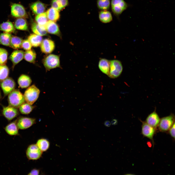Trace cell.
Returning <instances> with one entry per match:
<instances>
[{
    "label": "cell",
    "mask_w": 175,
    "mask_h": 175,
    "mask_svg": "<svg viewBox=\"0 0 175 175\" xmlns=\"http://www.w3.org/2000/svg\"><path fill=\"white\" fill-rule=\"evenodd\" d=\"M19 129L25 130L31 127L36 122L35 119L26 117H21L16 121Z\"/></svg>",
    "instance_id": "9c48e42d"
},
{
    "label": "cell",
    "mask_w": 175,
    "mask_h": 175,
    "mask_svg": "<svg viewBox=\"0 0 175 175\" xmlns=\"http://www.w3.org/2000/svg\"><path fill=\"white\" fill-rule=\"evenodd\" d=\"M175 118L173 114L161 118L158 126L159 130L164 132L168 131L175 122Z\"/></svg>",
    "instance_id": "8992f818"
},
{
    "label": "cell",
    "mask_w": 175,
    "mask_h": 175,
    "mask_svg": "<svg viewBox=\"0 0 175 175\" xmlns=\"http://www.w3.org/2000/svg\"><path fill=\"white\" fill-rule=\"evenodd\" d=\"M31 28L32 31L35 34L41 36L47 35L45 27L40 26L37 23L33 22L32 24Z\"/></svg>",
    "instance_id": "7402d4cb"
},
{
    "label": "cell",
    "mask_w": 175,
    "mask_h": 175,
    "mask_svg": "<svg viewBox=\"0 0 175 175\" xmlns=\"http://www.w3.org/2000/svg\"><path fill=\"white\" fill-rule=\"evenodd\" d=\"M35 19L37 24L44 27L48 21L46 12L37 15Z\"/></svg>",
    "instance_id": "d6a6232c"
},
{
    "label": "cell",
    "mask_w": 175,
    "mask_h": 175,
    "mask_svg": "<svg viewBox=\"0 0 175 175\" xmlns=\"http://www.w3.org/2000/svg\"><path fill=\"white\" fill-rule=\"evenodd\" d=\"M40 92L39 89L34 85L28 88L25 91L24 96L27 103L32 105L37 100Z\"/></svg>",
    "instance_id": "3957f363"
},
{
    "label": "cell",
    "mask_w": 175,
    "mask_h": 175,
    "mask_svg": "<svg viewBox=\"0 0 175 175\" xmlns=\"http://www.w3.org/2000/svg\"><path fill=\"white\" fill-rule=\"evenodd\" d=\"M110 4L113 13L118 18L130 6L124 0H111Z\"/></svg>",
    "instance_id": "7a4b0ae2"
},
{
    "label": "cell",
    "mask_w": 175,
    "mask_h": 175,
    "mask_svg": "<svg viewBox=\"0 0 175 175\" xmlns=\"http://www.w3.org/2000/svg\"><path fill=\"white\" fill-rule=\"evenodd\" d=\"M14 26L16 29L22 30H28V26L26 20L23 18H18L15 21Z\"/></svg>",
    "instance_id": "d4e9b609"
},
{
    "label": "cell",
    "mask_w": 175,
    "mask_h": 175,
    "mask_svg": "<svg viewBox=\"0 0 175 175\" xmlns=\"http://www.w3.org/2000/svg\"><path fill=\"white\" fill-rule=\"evenodd\" d=\"M43 64L46 70L60 67L59 57L57 55L50 54L44 59Z\"/></svg>",
    "instance_id": "5b68a950"
},
{
    "label": "cell",
    "mask_w": 175,
    "mask_h": 175,
    "mask_svg": "<svg viewBox=\"0 0 175 175\" xmlns=\"http://www.w3.org/2000/svg\"><path fill=\"white\" fill-rule=\"evenodd\" d=\"M18 113L17 108L10 105L4 107L2 110L3 115L9 120H11L17 117Z\"/></svg>",
    "instance_id": "8fae6325"
},
{
    "label": "cell",
    "mask_w": 175,
    "mask_h": 175,
    "mask_svg": "<svg viewBox=\"0 0 175 175\" xmlns=\"http://www.w3.org/2000/svg\"><path fill=\"white\" fill-rule=\"evenodd\" d=\"M28 39L32 46L37 47L41 44L42 40L41 36L35 34H31L28 37Z\"/></svg>",
    "instance_id": "cb8c5ba5"
},
{
    "label": "cell",
    "mask_w": 175,
    "mask_h": 175,
    "mask_svg": "<svg viewBox=\"0 0 175 175\" xmlns=\"http://www.w3.org/2000/svg\"><path fill=\"white\" fill-rule=\"evenodd\" d=\"M1 97V93L0 91V98Z\"/></svg>",
    "instance_id": "b9f144b4"
},
{
    "label": "cell",
    "mask_w": 175,
    "mask_h": 175,
    "mask_svg": "<svg viewBox=\"0 0 175 175\" xmlns=\"http://www.w3.org/2000/svg\"><path fill=\"white\" fill-rule=\"evenodd\" d=\"M1 81L0 85L5 95H9L14 89L16 83L12 78L7 77Z\"/></svg>",
    "instance_id": "ba28073f"
},
{
    "label": "cell",
    "mask_w": 175,
    "mask_h": 175,
    "mask_svg": "<svg viewBox=\"0 0 175 175\" xmlns=\"http://www.w3.org/2000/svg\"><path fill=\"white\" fill-rule=\"evenodd\" d=\"M98 18L100 21L104 23H107L113 20L111 12L108 10H100L99 12Z\"/></svg>",
    "instance_id": "ac0fdd59"
},
{
    "label": "cell",
    "mask_w": 175,
    "mask_h": 175,
    "mask_svg": "<svg viewBox=\"0 0 175 175\" xmlns=\"http://www.w3.org/2000/svg\"><path fill=\"white\" fill-rule=\"evenodd\" d=\"M104 124L105 126L107 127H109L111 124L110 122L108 120L105 121Z\"/></svg>",
    "instance_id": "ab89813d"
},
{
    "label": "cell",
    "mask_w": 175,
    "mask_h": 175,
    "mask_svg": "<svg viewBox=\"0 0 175 175\" xmlns=\"http://www.w3.org/2000/svg\"><path fill=\"white\" fill-rule=\"evenodd\" d=\"M42 152L36 144H33L29 145L26 151L27 158L29 160H36L41 157Z\"/></svg>",
    "instance_id": "52a82bcc"
},
{
    "label": "cell",
    "mask_w": 175,
    "mask_h": 175,
    "mask_svg": "<svg viewBox=\"0 0 175 175\" xmlns=\"http://www.w3.org/2000/svg\"><path fill=\"white\" fill-rule=\"evenodd\" d=\"M0 30L4 32L10 33L14 32L15 29L12 23L10 21H8L0 24Z\"/></svg>",
    "instance_id": "4316f807"
},
{
    "label": "cell",
    "mask_w": 175,
    "mask_h": 175,
    "mask_svg": "<svg viewBox=\"0 0 175 175\" xmlns=\"http://www.w3.org/2000/svg\"><path fill=\"white\" fill-rule=\"evenodd\" d=\"M118 121L116 119H113L111 122V123L112 125H116L117 124Z\"/></svg>",
    "instance_id": "60d3db41"
},
{
    "label": "cell",
    "mask_w": 175,
    "mask_h": 175,
    "mask_svg": "<svg viewBox=\"0 0 175 175\" xmlns=\"http://www.w3.org/2000/svg\"><path fill=\"white\" fill-rule=\"evenodd\" d=\"M36 144L42 152L46 151L50 146V143L49 141L47 139L44 138L38 140Z\"/></svg>",
    "instance_id": "4dcf8cb0"
},
{
    "label": "cell",
    "mask_w": 175,
    "mask_h": 175,
    "mask_svg": "<svg viewBox=\"0 0 175 175\" xmlns=\"http://www.w3.org/2000/svg\"><path fill=\"white\" fill-rule=\"evenodd\" d=\"M8 52L5 49L0 48V65H4L6 63Z\"/></svg>",
    "instance_id": "d590c367"
},
{
    "label": "cell",
    "mask_w": 175,
    "mask_h": 175,
    "mask_svg": "<svg viewBox=\"0 0 175 175\" xmlns=\"http://www.w3.org/2000/svg\"><path fill=\"white\" fill-rule=\"evenodd\" d=\"M34 107L26 103H24L18 107L19 110L22 114H29L33 110Z\"/></svg>",
    "instance_id": "836d02e7"
},
{
    "label": "cell",
    "mask_w": 175,
    "mask_h": 175,
    "mask_svg": "<svg viewBox=\"0 0 175 175\" xmlns=\"http://www.w3.org/2000/svg\"><path fill=\"white\" fill-rule=\"evenodd\" d=\"M39 170L38 169H34L32 170L28 173V175H38Z\"/></svg>",
    "instance_id": "f35d334b"
},
{
    "label": "cell",
    "mask_w": 175,
    "mask_h": 175,
    "mask_svg": "<svg viewBox=\"0 0 175 175\" xmlns=\"http://www.w3.org/2000/svg\"><path fill=\"white\" fill-rule=\"evenodd\" d=\"M8 100L9 105L17 108L25 101L24 95L18 89H14L9 94Z\"/></svg>",
    "instance_id": "6da1fadb"
},
{
    "label": "cell",
    "mask_w": 175,
    "mask_h": 175,
    "mask_svg": "<svg viewBox=\"0 0 175 175\" xmlns=\"http://www.w3.org/2000/svg\"><path fill=\"white\" fill-rule=\"evenodd\" d=\"M45 27L47 32L60 37L61 34L59 27L55 22L50 20L48 21Z\"/></svg>",
    "instance_id": "9a60e30c"
},
{
    "label": "cell",
    "mask_w": 175,
    "mask_h": 175,
    "mask_svg": "<svg viewBox=\"0 0 175 175\" xmlns=\"http://www.w3.org/2000/svg\"><path fill=\"white\" fill-rule=\"evenodd\" d=\"M32 46L28 39L23 41L21 46V48L26 51L31 49Z\"/></svg>",
    "instance_id": "8d00e7d4"
},
{
    "label": "cell",
    "mask_w": 175,
    "mask_h": 175,
    "mask_svg": "<svg viewBox=\"0 0 175 175\" xmlns=\"http://www.w3.org/2000/svg\"><path fill=\"white\" fill-rule=\"evenodd\" d=\"M32 80L28 76L22 74L18 79V83L19 87L22 88H25L28 87L31 84Z\"/></svg>",
    "instance_id": "ffe728a7"
},
{
    "label": "cell",
    "mask_w": 175,
    "mask_h": 175,
    "mask_svg": "<svg viewBox=\"0 0 175 175\" xmlns=\"http://www.w3.org/2000/svg\"><path fill=\"white\" fill-rule=\"evenodd\" d=\"M59 11L52 7L49 8L46 12L48 19L49 20L56 22L60 17Z\"/></svg>",
    "instance_id": "44dd1931"
},
{
    "label": "cell",
    "mask_w": 175,
    "mask_h": 175,
    "mask_svg": "<svg viewBox=\"0 0 175 175\" xmlns=\"http://www.w3.org/2000/svg\"><path fill=\"white\" fill-rule=\"evenodd\" d=\"M175 122L168 130L171 136L173 138H175Z\"/></svg>",
    "instance_id": "74e56055"
},
{
    "label": "cell",
    "mask_w": 175,
    "mask_h": 175,
    "mask_svg": "<svg viewBox=\"0 0 175 175\" xmlns=\"http://www.w3.org/2000/svg\"><path fill=\"white\" fill-rule=\"evenodd\" d=\"M160 119L155 111L150 114L147 118L146 122L156 129L158 127Z\"/></svg>",
    "instance_id": "5bb4252c"
},
{
    "label": "cell",
    "mask_w": 175,
    "mask_h": 175,
    "mask_svg": "<svg viewBox=\"0 0 175 175\" xmlns=\"http://www.w3.org/2000/svg\"><path fill=\"white\" fill-rule=\"evenodd\" d=\"M18 129L16 121L8 124L4 128L6 132L11 136L18 135Z\"/></svg>",
    "instance_id": "d6986e66"
},
{
    "label": "cell",
    "mask_w": 175,
    "mask_h": 175,
    "mask_svg": "<svg viewBox=\"0 0 175 175\" xmlns=\"http://www.w3.org/2000/svg\"><path fill=\"white\" fill-rule=\"evenodd\" d=\"M30 8L35 14L37 15L44 12L46 6L44 4L38 1L32 3Z\"/></svg>",
    "instance_id": "e0dca14e"
},
{
    "label": "cell",
    "mask_w": 175,
    "mask_h": 175,
    "mask_svg": "<svg viewBox=\"0 0 175 175\" xmlns=\"http://www.w3.org/2000/svg\"><path fill=\"white\" fill-rule=\"evenodd\" d=\"M68 4V0H52L51 5L52 7L60 11Z\"/></svg>",
    "instance_id": "484cf974"
},
{
    "label": "cell",
    "mask_w": 175,
    "mask_h": 175,
    "mask_svg": "<svg viewBox=\"0 0 175 175\" xmlns=\"http://www.w3.org/2000/svg\"><path fill=\"white\" fill-rule=\"evenodd\" d=\"M24 52L22 50H16L12 53L9 59L12 63L13 68L23 59Z\"/></svg>",
    "instance_id": "2e32d148"
},
{
    "label": "cell",
    "mask_w": 175,
    "mask_h": 175,
    "mask_svg": "<svg viewBox=\"0 0 175 175\" xmlns=\"http://www.w3.org/2000/svg\"><path fill=\"white\" fill-rule=\"evenodd\" d=\"M156 129L151 126L146 122H143L141 132L143 136L153 141V137L155 134Z\"/></svg>",
    "instance_id": "4fadbf2b"
},
{
    "label": "cell",
    "mask_w": 175,
    "mask_h": 175,
    "mask_svg": "<svg viewBox=\"0 0 175 175\" xmlns=\"http://www.w3.org/2000/svg\"><path fill=\"white\" fill-rule=\"evenodd\" d=\"M9 69L5 64L0 65V80H2L7 78L9 73Z\"/></svg>",
    "instance_id": "e575fe53"
},
{
    "label": "cell",
    "mask_w": 175,
    "mask_h": 175,
    "mask_svg": "<svg viewBox=\"0 0 175 175\" xmlns=\"http://www.w3.org/2000/svg\"><path fill=\"white\" fill-rule=\"evenodd\" d=\"M11 37L10 33L4 32L0 34V44L10 47V42Z\"/></svg>",
    "instance_id": "f1b7e54d"
},
{
    "label": "cell",
    "mask_w": 175,
    "mask_h": 175,
    "mask_svg": "<svg viewBox=\"0 0 175 175\" xmlns=\"http://www.w3.org/2000/svg\"><path fill=\"white\" fill-rule=\"evenodd\" d=\"M55 47L54 42L50 39H46L44 40L40 44L41 51L46 54L51 53L54 50Z\"/></svg>",
    "instance_id": "7c38bea8"
},
{
    "label": "cell",
    "mask_w": 175,
    "mask_h": 175,
    "mask_svg": "<svg viewBox=\"0 0 175 175\" xmlns=\"http://www.w3.org/2000/svg\"><path fill=\"white\" fill-rule=\"evenodd\" d=\"M110 61V69L108 76L112 78H117L120 75L122 71V63L117 60H111Z\"/></svg>",
    "instance_id": "277c9868"
},
{
    "label": "cell",
    "mask_w": 175,
    "mask_h": 175,
    "mask_svg": "<svg viewBox=\"0 0 175 175\" xmlns=\"http://www.w3.org/2000/svg\"><path fill=\"white\" fill-rule=\"evenodd\" d=\"M36 57V54L33 50L26 51L24 52V59L26 61L31 63H34Z\"/></svg>",
    "instance_id": "f546056e"
},
{
    "label": "cell",
    "mask_w": 175,
    "mask_h": 175,
    "mask_svg": "<svg viewBox=\"0 0 175 175\" xmlns=\"http://www.w3.org/2000/svg\"><path fill=\"white\" fill-rule=\"evenodd\" d=\"M11 14L13 17L23 18L27 17V13L24 7L21 5L17 3L12 4L11 6Z\"/></svg>",
    "instance_id": "30bf717a"
},
{
    "label": "cell",
    "mask_w": 175,
    "mask_h": 175,
    "mask_svg": "<svg viewBox=\"0 0 175 175\" xmlns=\"http://www.w3.org/2000/svg\"><path fill=\"white\" fill-rule=\"evenodd\" d=\"M110 4V0H97L96 1L97 7L100 10H108Z\"/></svg>",
    "instance_id": "1f68e13d"
},
{
    "label": "cell",
    "mask_w": 175,
    "mask_h": 175,
    "mask_svg": "<svg viewBox=\"0 0 175 175\" xmlns=\"http://www.w3.org/2000/svg\"><path fill=\"white\" fill-rule=\"evenodd\" d=\"M23 40L21 38L16 36H11L10 42V47L15 49L21 48Z\"/></svg>",
    "instance_id": "83f0119b"
},
{
    "label": "cell",
    "mask_w": 175,
    "mask_h": 175,
    "mask_svg": "<svg viewBox=\"0 0 175 175\" xmlns=\"http://www.w3.org/2000/svg\"><path fill=\"white\" fill-rule=\"evenodd\" d=\"M110 61L104 58L101 59L99 61L98 66L100 70L103 73L108 75L110 69Z\"/></svg>",
    "instance_id": "603a6c76"
}]
</instances>
